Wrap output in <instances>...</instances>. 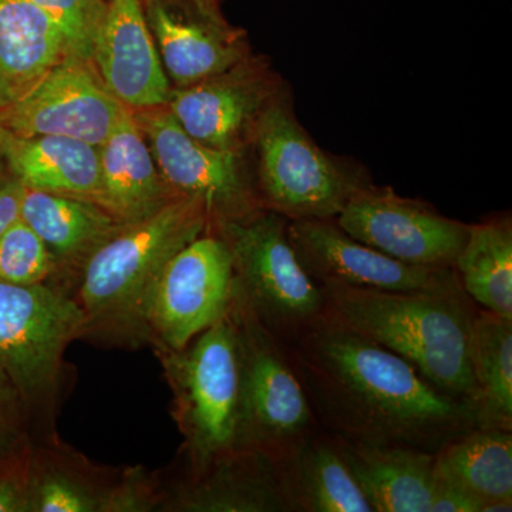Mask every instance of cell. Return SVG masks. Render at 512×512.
Instances as JSON below:
<instances>
[{"label":"cell","mask_w":512,"mask_h":512,"mask_svg":"<svg viewBox=\"0 0 512 512\" xmlns=\"http://www.w3.org/2000/svg\"><path fill=\"white\" fill-rule=\"evenodd\" d=\"M288 350L319 429L339 439L436 454L480 427L473 406L441 392L403 357L325 318Z\"/></svg>","instance_id":"cell-1"},{"label":"cell","mask_w":512,"mask_h":512,"mask_svg":"<svg viewBox=\"0 0 512 512\" xmlns=\"http://www.w3.org/2000/svg\"><path fill=\"white\" fill-rule=\"evenodd\" d=\"M318 285L323 318L403 357L427 382L477 410L470 339L480 308L461 285L419 292Z\"/></svg>","instance_id":"cell-2"},{"label":"cell","mask_w":512,"mask_h":512,"mask_svg":"<svg viewBox=\"0 0 512 512\" xmlns=\"http://www.w3.org/2000/svg\"><path fill=\"white\" fill-rule=\"evenodd\" d=\"M205 205L177 197L156 214L126 224L84 266L74 298L86 335L120 343H150L147 308L165 266L210 231Z\"/></svg>","instance_id":"cell-3"},{"label":"cell","mask_w":512,"mask_h":512,"mask_svg":"<svg viewBox=\"0 0 512 512\" xmlns=\"http://www.w3.org/2000/svg\"><path fill=\"white\" fill-rule=\"evenodd\" d=\"M188 464L242 450L244 353L234 305L184 349H156Z\"/></svg>","instance_id":"cell-4"},{"label":"cell","mask_w":512,"mask_h":512,"mask_svg":"<svg viewBox=\"0 0 512 512\" xmlns=\"http://www.w3.org/2000/svg\"><path fill=\"white\" fill-rule=\"evenodd\" d=\"M256 190L264 210L286 220H335L370 181L316 146L282 92L264 111L252 137Z\"/></svg>","instance_id":"cell-5"},{"label":"cell","mask_w":512,"mask_h":512,"mask_svg":"<svg viewBox=\"0 0 512 512\" xmlns=\"http://www.w3.org/2000/svg\"><path fill=\"white\" fill-rule=\"evenodd\" d=\"M282 215L262 210L212 229L231 252L235 296L276 338L291 346L322 322V289L303 268Z\"/></svg>","instance_id":"cell-6"},{"label":"cell","mask_w":512,"mask_h":512,"mask_svg":"<svg viewBox=\"0 0 512 512\" xmlns=\"http://www.w3.org/2000/svg\"><path fill=\"white\" fill-rule=\"evenodd\" d=\"M84 335L86 318L69 291L0 284V366L18 387L30 417L52 409L64 353Z\"/></svg>","instance_id":"cell-7"},{"label":"cell","mask_w":512,"mask_h":512,"mask_svg":"<svg viewBox=\"0 0 512 512\" xmlns=\"http://www.w3.org/2000/svg\"><path fill=\"white\" fill-rule=\"evenodd\" d=\"M234 313L244 353L242 450L264 451L285 460L319 430L318 421L288 346L237 296Z\"/></svg>","instance_id":"cell-8"},{"label":"cell","mask_w":512,"mask_h":512,"mask_svg":"<svg viewBox=\"0 0 512 512\" xmlns=\"http://www.w3.org/2000/svg\"><path fill=\"white\" fill-rule=\"evenodd\" d=\"M165 184L205 205L211 229L264 210L245 151L218 150L192 138L167 106L133 111Z\"/></svg>","instance_id":"cell-9"},{"label":"cell","mask_w":512,"mask_h":512,"mask_svg":"<svg viewBox=\"0 0 512 512\" xmlns=\"http://www.w3.org/2000/svg\"><path fill=\"white\" fill-rule=\"evenodd\" d=\"M235 301L231 252L207 231L165 266L147 308L148 339L156 349H184L224 318Z\"/></svg>","instance_id":"cell-10"},{"label":"cell","mask_w":512,"mask_h":512,"mask_svg":"<svg viewBox=\"0 0 512 512\" xmlns=\"http://www.w3.org/2000/svg\"><path fill=\"white\" fill-rule=\"evenodd\" d=\"M335 220L357 241L424 268H454L470 232V225L444 217L426 202L372 184L353 195Z\"/></svg>","instance_id":"cell-11"},{"label":"cell","mask_w":512,"mask_h":512,"mask_svg":"<svg viewBox=\"0 0 512 512\" xmlns=\"http://www.w3.org/2000/svg\"><path fill=\"white\" fill-rule=\"evenodd\" d=\"M126 110L92 62L67 57L32 92L0 113V128L18 136L77 138L100 147Z\"/></svg>","instance_id":"cell-12"},{"label":"cell","mask_w":512,"mask_h":512,"mask_svg":"<svg viewBox=\"0 0 512 512\" xmlns=\"http://www.w3.org/2000/svg\"><path fill=\"white\" fill-rule=\"evenodd\" d=\"M282 92L268 63L247 57L227 72L173 89L167 109L205 146L245 151L262 114Z\"/></svg>","instance_id":"cell-13"},{"label":"cell","mask_w":512,"mask_h":512,"mask_svg":"<svg viewBox=\"0 0 512 512\" xmlns=\"http://www.w3.org/2000/svg\"><path fill=\"white\" fill-rule=\"evenodd\" d=\"M288 237L316 284L338 282L386 292L437 291L460 285L454 268L404 264L350 237L336 220L289 221Z\"/></svg>","instance_id":"cell-14"},{"label":"cell","mask_w":512,"mask_h":512,"mask_svg":"<svg viewBox=\"0 0 512 512\" xmlns=\"http://www.w3.org/2000/svg\"><path fill=\"white\" fill-rule=\"evenodd\" d=\"M92 62L101 82L131 111L167 106L171 89L141 0H106Z\"/></svg>","instance_id":"cell-15"},{"label":"cell","mask_w":512,"mask_h":512,"mask_svg":"<svg viewBox=\"0 0 512 512\" xmlns=\"http://www.w3.org/2000/svg\"><path fill=\"white\" fill-rule=\"evenodd\" d=\"M165 510L183 512H292L285 460L258 450H237L201 464L167 495Z\"/></svg>","instance_id":"cell-16"},{"label":"cell","mask_w":512,"mask_h":512,"mask_svg":"<svg viewBox=\"0 0 512 512\" xmlns=\"http://www.w3.org/2000/svg\"><path fill=\"white\" fill-rule=\"evenodd\" d=\"M99 154L103 207L124 224L144 220L178 197L165 184L130 109L101 144Z\"/></svg>","instance_id":"cell-17"},{"label":"cell","mask_w":512,"mask_h":512,"mask_svg":"<svg viewBox=\"0 0 512 512\" xmlns=\"http://www.w3.org/2000/svg\"><path fill=\"white\" fill-rule=\"evenodd\" d=\"M0 158L23 187L103 207L99 147L93 144L62 136H18L0 128Z\"/></svg>","instance_id":"cell-18"},{"label":"cell","mask_w":512,"mask_h":512,"mask_svg":"<svg viewBox=\"0 0 512 512\" xmlns=\"http://www.w3.org/2000/svg\"><path fill=\"white\" fill-rule=\"evenodd\" d=\"M70 55L62 30L30 0H0V113Z\"/></svg>","instance_id":"cell-19"},{"label":"cell","mask_w":512,"mask_h":512,"mask_svg":"<svg viewBox=\"0 0 512 512\" xmlns=\"http://www.w3.org/2000/svg\"><path fill=\"white\" fill-rule=\"evenodd\" d=\"M20 218L45 242L62 274L77 278L94 252L126 225L96 202L26 187Z\"/></svg>","instance_id":"cell-20"},{"label":"cell","mask_w":512,"mask_h":512,"mask_svg":"<svg viewBox=\"0 0 512 512\" xmlns=\"http://www.w3.org/2000/svg\"><path fill=\"white\" fill-rule=\"evenodd\" d=\"M335 439L373 511L430 512L437 488L433 453Z\"/></svg>","instance_id":"cell-21"},{"label":"cell","mask_w":512,"mask_h":512,"mask_svg":"<svg viewBox=\"0 0 512 512\" xmlns=\"http://www.w3.org/2000/svg\"><path fill=\"white\" fill-rule=\"evenodd\" d=\"M147 20L164 70L177 89L227 72L248 57L244 40L217 16L204 22L184 20L156 0Z\"/></svg>","instance_id":"cell-22"},{"label":"cell","mask_w":512,"mask_h":512,"mask_svg":"<svg viewBox=\"0 0 512 512\" xmlns=\"http://www.w3.org/2000/svg\"><path fill=\"white\" fill-rule=\"evenodd\" d=\"M292 512H375L332 434L318 430L285 458Z\"/></svg>","instance_id":"cell-23"},{"label":"cell","mask_w":512,"mask_h":512,"mask_svg":"<svg viewBox=\"0 0 512 512\" xmlns=\"http://www.w3.org/2000/svg\"><path fill=\"white\" fill-rule=\"evenodd\" d=\"M434 473L483 507L512 500V430L476 427L448 441L434 454Z\"/></svg>","instance_id":"cell-24"},{"label":"cell","mask_w":512,"mask_h":512,"mask_svg":"<svg viewBox=\"0 0 512 512\" xmlns=\"http://www.w3.org/2000/svg\"><path fill=\"white\" fill-rule=\"evenodd\" d=\"M461 288L480 309L512 319V224L510 217L470 225L454 262Z\"/></svg>","instance_id":"cell-25"},{"label":"cell","mask_w":512,"mask_h":512,"mask_svg":"<svg viewBox=\"0 0 512 512\" xmlns=\"http://www.w3.org/2000/svg\"><path fill=\"white\" fill-rule=\"evenodd\" d=\"M470 366L480 427L512 430V319L478 309L471 329Z\"/></svg>","instance_id":"cell-26"},{"label":"cell","mask_w":512,"mask_h":512,"mask_svg":"<svg viewBox=\"0 0 512 512\" xmlns=\"http://www.w3.org/2000/svg\"><path fill=\"white\" fill-rule=\"evenodd\" d=\"M111 485H99L49 448L30 454L29 512H104Z\"/></svg>","instance_id":"cell-27"},{"label":"cell","mask_w":512,"mask_h":512,"mask_svg":"<svg viewBox=\"0 0 512 512\" xmlns=\"http://www.w3.org/2000/svg\"><path fill=\"white\" fill-rule=\"evenodd\" d=\"M62 275L55 256L22 218L0 237V284L52 285ZM66 291V289H64Z\"/></svg>","instance_id":"cell-28"},{"label":"cell","mask_w":512,"mask_h":512,"mask_svg":"<svg viewBox=\"0 0 512 512\" xmlns=\"http://www.w3.org/2000/svg\"><path fill=\"white\" fill-rule=\"evenodd\" d=\"M62 30L70 55L92 62L94 40L106 10V0H30ZM93 63V62H92Z\"/></svg>","instance_id":"cell-29"},{"label":"cell","mask_w":512,"mask_h":512,"mask_svg":"<svg viewBox=\"0 0 512 512\" xmlns=\"http://www.w3.org/2000/svg\"><path fill=\"white\" fill-rule=\"evenodd\" d=\"M25 399L0 366V461L16 456L32 443Z\"/></svg>","instance_id":"cell-30"},{"label":"cell","mask_w":512,"mask_h":512,"mask_svg":"<svg viewBox=\"0 0 512 512\" xmlns=\"http://www.w3.org/2000/svg\"><path fill=\"white\" fill-rule=\"evenodd\" d=\"M160 484L144 468H130L107 494L104 512H144L163 505Z\"/></svg>","instance_id":"cell-31"},{"label":"cell","mask_w":512,"mask_h":512,"mask_svg":"<svg viewBox=\"0 0 512 512\" xmlns=\"http://www.w3.org/2000/svg\"><path fill=\"white\" fill-rule=\"evenodd\" d=\"M32 443L0 461V512H29Z\"/></svg>","instance_id":"cell-32"},{"label":"cell","mask_w":512,"mask_h":512,"mask_svg":"<svg viewBox=\"0 0 512 512\" xmlns=\"http://www.w3.org/2000/svg\"><path fill=\"white\" fill-rule=\"evenodd\" d=\"M25 187L0 158V237L20 218Z\"/></svg>","instance_id":"cell-33"},{"label":"cell","mask_w":512,"mask_h":512,"mask_svg":"<svg viewBox=\"0 0 512 512\" xmlns=\"http://www.w3.org/2000/svg\"><path fill=\"white\" fill-rule=\"evenodd\" d=\"M483 504L453 485L437 481L436 493L431 501L430 512H481Z\"/></svg>","instance_id":"cell-34"},{"label":"cell","mask_w":512,"mask_h":512,"mask_svg":"<svg viewBox=\"0 0 512 512\" xmlns=\"http://www.w3.org/2000/svg\"><path fill=\"white\" fill-rule=\"evenodd\" d=\"M510 512L512 511V500H497L485 504L481 512Z\"/></svg>","instance_id":"cell-35"},{"label":"cell","mask_w":512,"mask_h":512,"mask_svg":"<svg viewBox=\"0 0 512 512\" xmlns=\"http://www.w3.org/2000/svg\"><path fill=\"white\" fill-rule=\"evenodd\" d=\"M190 2H194L195 5L201 10H204V12L214 13L212 12V3H214V0H190Z\"/></svg>","instance_id":"cell-36"}]
</instances>
